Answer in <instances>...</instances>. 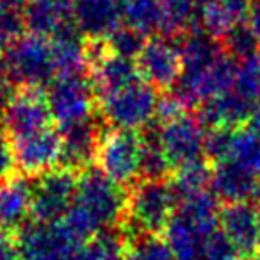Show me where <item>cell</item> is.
<instances>
[{
	"label": "cell",
	"mask_w": 260,
	"mask_h": 260,
	"mask_svg": "<svg viewBox=\"0 0 260 260\" xmlns=\"http://www.w3.org/2000/svg\"><path fill=\"white\" fill-rule=\"evenodd\" d=\"M128 189L109 180L96 166L80 171L73 205L62 226L84 244L105 232L119 230L125 221Z\"/></svg>",
	"instance_id": "obj_1"
},
{
	"label": "cell",
	"mask_w": 260,
	"mask_h": 260,
	"mask_svg": "<svg viewBox=\"0 0 260 260\" xmlns=\"http://www.w3.org/2000/svg\"><path fill=\"white\" fill-rule=\"evenodd\" d=\"M219 234V207L212 191L182 200L164 230V241L175 260H202Z\"/></svg>",
	"instance_id": "obj_2"
},
{
	"label": "cell",
	"mask_w": 260,
	"mask_h": 260,
	"mask_svg": "<svg viewBox=\"0 0 260 260\" xmlns=\"http://www.w3.org/2000/svg\"><path fill=\"white\" fill-rule=\"evenodd\" d=\"M177 191L170 178H143L128 189L121 228L126 241L143 235H160L178 209Z\"/></svg>",
	"instance_id": "obj_3"
},
{
	"label": "cell",
	"mask_w": 260,
	"mask_h": 260,
	"mask_svg": "<svg viewBox=\"0 0 260 260\" xmlns=\"http://www.w3.org/2000/svg\"><path fill=\"white\" fill-rule=\"evenodd\" d=\"M0 77L15 87H47L57 77L50 41L20 36L0 52Z\"/></svg>",
	"instance_id": "obj_4"
},
{
	"label": "cell",
	"mask_w": 260,
	"mask_h": 260,
	"mask_svg": "<svg viewBox=\"0 0 260 260\" xmlns=\"http://www.w3.org/2000/svg\"><path fill=\"white\" fill-rule=\"evenodd\" d=\"M159 102V89L141 79L96 98L98 116L109 128L145 132L157 121Z\"/></svg>",
	"instance_id": "obj_5"
},
{
	"label": "cell",
	"mask_w": 260,
	"mask_h": 260,
	"mask_svg": "<svg viewBox=\"0 0 260 260\" xmlns=\"http://www.w3.org/2000/svg\"><path fill=\"white\" fill-rule=\"evenodd\" d=\"M145 132L109 128L100 138L94 166L114 184L130 189L143 178Z\"/></svg>",
	"instance_id": "obj_6"
},
{
	"label": "cell",
	"mask_w": 260,
	"mask_h": 260,
	"mask_svg": "<svg viewBox=\"0 0 260 260\" xmlns=\"http://www.w3.org/2000/svg\"><path fill=\"white\" fill-rule=\"evenodd\" d=\"M155 134L171 173L192 164L209 162L207 160L209 128L203 125L198 114L184 111L166 121H160Z\"/></svg>",
	"instance_id": "obj_7"
},
{
	"label": "cell",
	"mask_w": 260,
	"mask_h": 260,
	"mask_svg": "<svg viewBox=\"0 0 260 260\" xmlns=\"http://www.w3.org/2000/svg\"><path fill=\"white\" fill-rule=\"evenodd\" d=\"M52 121L59 130L98 118L96 93L87 73L57 75L45 89Z\"/></svg>",
	"instance_id": "obj_8"
},
{
	"label": "cell",
	"mask_w": 260,
	"mask_h": 260,
	"mask_svg": "<svg viewBox=\"0 0 260 260\" xmlns=\"http://www.w3.org/2000/svg\"><path fill=\"white\" fill-rule=\"evenodd\" d=\"M13 235L22 260H75L82 246L61 221L38 223L30 219Z\"/></svg>",
	"instance_id": "obj_9"
},
{
	"label": "cell",
	"mask_w": 260,
	"mask_h": 260,
	"mask_svg": "<svg viewBox=\"0 0 260 260\" xmlns=\"http://www.w3.org/2000/svg\"><path fill=\"white\" fill-rule=\"evenodd\" d=\"M50 126L55 125L43 87H16L0 125L8 141H20Z\"/></svg>",
	"instance_id": "obj_10"
},
{
	"label": "cell",
	"mask_w": 260,
	"mask_h": 260,
	"mask_svg": "<svg viewBox=\"0 0 260 260\" xmlns=\"http://www.w3.org/2000/svg\"><path fill=\"white\" fill-rule=\"evenodd\" d=\"M79 173L55 168L41 175L32 184L30 219L38 223H59L73 205Z\"/></svg>",
	"instance_id": "obj_11"
},
{
	"label": "cell",
	"mask_w": 260,
	"mask_h": 260,
	"mask_svg": "<svg viewBox=\"0 0 260 260\" xmlns=\"http://www.w3.org/2000/svg\"><path fill=\"white\" fill-rule=\"evenodd\" d=\"M136 62L143 80L159 91L173 89L184 72L177 41L160 34L146 38Z\"/></svg>",
	"instance_id": "obj_12"
},
{
	"label": "cell",
	"mask_w": 260,
	"mask_h": 260,
	"mask_svg": "<svg viewBox=\"0 0 260 260\" xmlns=\"http://www.w3.org/2000/svg\"><path fill=\"white\" fill-rule=\"evenodd\" d=\"M219 232L239 258H251L260 246V203H224L219 209Z\"/></svg>",
	"instance_id": "obj_13"
},
{
	"label": "cell",
	"mask_w": 260,
	"mask_h": 260,
	"mask_svg": "<svg viewBox=\"0 0 260 260\" xmlns=\"http://www.w3.org/2000/svg\"><path fill=\"white\" fill-rule=\"evenodd\" d=\"M15 171L27 178H38L61 166L62 136L57 126H50L34 136L11 143Z\"/></svg>",
	"instance_id": "obj_14"
},
{
	"label": "cell",
	"mask_w": 260,
	"mask_h": 260,
	"mask_svg": "<svg viewBox=\"0 0 260 260\" xmlns=\"http://www.w3.org/2000/svg\"><path fill=\"white\" fill-rule=\"evenodd\" d=\"M98 118L70 126L66 130H59L62 136V155L59 168H66L73 173H80L93 166L100 138L104 134Z\"/></svg>",
	"instance_id": "obj_15"
},
{
	"label": "cell",
	"mask_w": 260,
	"mask_h": 260,
	"mask_svg": "<svg viewBox=\"0 0 260 260\" xmlns=\"http://www.w3.org/2000/svg\"><path fill=\"white\" fill-rule=\"evenodd\" d=\"M73 20L87 40L107 38L123 25V0H73Z\"/></svg>",
	"instance_id": "obj_16"
},
{
	"label": "cell",
	"mask_w": 260,
	"mask_h": 260,
	"mask_svg": "<svg viewBox=\"0 0 260 260\" xmlns=\"http://www.w3.org/2000/svg\"><path fill=\"white\" fill-rule=\"evenodd\" d=\"M32 184L25 175L15 171L0 182V228L6 234L18 232L30 221Z\"/></svg>",
	"instance_id": "obj_17"
},
{
	"label": "cell",
	"mask_w": 260,
	"mask_h": 260,
	"mask_svg": "<svg viewBox=\"0 0 260 260\" xmlns=\"http://www.w3.org/2000/svg\"><path fill=\"white\" fill-rule=\"evenodd\" d=\"M73 20V0H29L23 13V25L32 36L54 38Z\"/></svg>",
	"instance_id": "obj_18"
},
{
	"label": "cell",
	"mask_w": 260,
	"mask_h": 260,
	"mask_svg": "<svg viewBox=\"0 0 260 260\" xmlns=\"http://www.w3.org/2000/svg\"><path fill=\"white\" fill-rule=\"evenodd\" d=\"M162 25L160 36L178 38L192 29H200V8L194 0H160Z\"/></svg>",
	"instance_id": "obj_19"
},
{
	"label": "cell",
	"mask_w": 260,
	"mask_h": 260,
	"mask_svg": "<svg viewBox=\"0 0 260 260\" xmlns=\"http://www.w3.org/2000/svg\"><path fill=\"white\" fill-rule=\"evenodd\" d=\"M123 23L146 38L160 34V0H123Z\"/></svg>",
	"instance_id": "obj_20"
},
{
	"label": "cell",
	"mask_w": 260,
	"mask_h": 260,
	"mask_svg": "<svg viewBox=\"0 0 260 260\" xmlns=\"http://www.w3.org/2000/svg\"><path fill=\"white\" fill-rule=\"evenodd\" d=\"M223 52L237 62L248 61L260 54V40L251 27L246 23V20L234 23L223 36L219 38Z\"/></svg>",
	"instance_id": "obj_21"
},
{
	"label": "cell",
	"mask_w": 260,
	"mask_h": 260,
	"mask_svg": "<svg viewBox=\"0 0 260 260\" xmlns=\"http://www.w3.org/2000/svg\"><path fill=\"white\" fill-rule=\"evenodd\" d=\"M126 242L121 230L105 232L84 242L75 260H125Z\"/></svg>",
	"instance_id": "obj_22"
},
{
	"label": "cell",
	"mask_w": 260,
	"mask_h": 260,
	"mask_svg": "<svg viewBox=\"0 0 260 260\" xmlns=\"http://www.w3.org/2000/svg\"><path fill=\"white\" fill-rule=\"evenodd\" d=\"M107 45L114 54L123 55V57H130L136 59L141 52L143 45L146 41V36H143L141 32H138L136 29L128 25H119L118 29L112 34H109L107 38Z\"/></svg>",
	"instance_id": "obj_23"
},
{
	"label": "cell",
	"mask_w": 260,
	"mask_h": 260,
	"mask_svg": "<svg viewBox=\"0 0 260 260\" xmlns=\"http://www.w3.org/2000/svg\"><path fill=\"white\" fill-rule=\"evenodd\" d=\"M15 173V157H13L11 143L0 132V182Z\"/></svg>",
	"instance_id": "obj_24"
},
{
	"label": "cell",
	"mask_w": 260,
	"mask_h": 260,
	"mask_svg": "<svg viewBox=\"0 0 260 260\" xmlns=\"http://www.w3.org/2000/svg\"><path fill=\"white\" fill-rule=\"evenodd\" d=\"M0 260H22L13 234H0Z\"/></svg>",
	"instance_id": "obj_25"
},
{
	"label": "cell",
	"mask_w": 260,
	"mask_h": 260,
	"mask_svg": "<svg viewBox=\"0 0 260 260\" xmlns=\"http://www.w3.org/2000/svg\"><path fill=\"white\" fill-rule=\"evenodd\" d=\"M15 89L16 87L11 82H8L4 77H0V125H2V119H4L6 111H8L9 102L15 94Z\"/></svg>",
	"instance_id": "obj_26"
},
{
	"label": "cell",
	"mask_w": 260,
	"mask_h": 260,
	"mask_svg": "<svg viewBox=\"0 0 260 260\" xmlns=\"http://www.w3.org/2000/svg\"><path fill=\"white\" fill-rule=\"evenodd\" d=\"M219 2L237 20H244L246 18V13H248L249 4H251V0H219Z\"/></svg>",
	"instance_id": "obj_27"
},
{
	"label": "cell",
	"mask_w": 260,
	"mask_h": 260,
	"mask_svg": "<svg viewBox=\"0 0 260 260\" xmlns=\"http://www.w3.org/2000/svg\"><path fill=\"white\" fill-rule=\"evenodd\" d=\"M244 20L260 40V0H251V4H249V9H248V13H246Z\"/></svg>",
	"instance_id": "obj_28"
},
{
	"label": "cell",
	"mask_w": 260,
	"mask_h": 260,
	"mask_svg": "<svg viewBox=\"0 0 260 260\" xmlns=\"http://www.w3.org/2000/svg\"><path fill=\"white\" fill-rule=\"evenodd\" d=\"M29 0H0V6L2 8H9V9H15L20 8V6H25Z\"/></svg>",
	"instance_id": "obj_29"
},
{
	"label": "cell",
	"mask_w": 260,
	"mask_h": 260,
	"mask_svg": "<svg viewBox=\"0 0 260 260\" xmlns=\"http://www.w3.org/2000/svg\"><path fill=\"white\" fill-rule=\"evenodd\" d=\"M212 2H216V0H194V4L198 6V8H205V6L212 4Z\"/></svg>",
	"instance_id": "obj_30"
},
{
	"label": "cell",
	"mask_w": 260,
	"mask_h": 260,
	"mask_svg": "<svg viewBox=\"0 0 260 260\" xmlns=\"http://www.w3.org/2000/svg\"><path fill=\"white\" fill-rule=\"evenodd\" d=\"M251 260H260V246H258V249H256V253L251 256Z\"/></svg>",
	"instance_id": "obj_31"
},
{
	"label": "cell",
	"mask_w": 260,
	"mask_h": 260,
	"mask_svg": "<svg viewBox=\"0 0 260 260\" xmlns=\"http://www.w3.org/2000/svg\"><path fill=\"white\" fill-rule=\"evenodd\" d=\"M258 61H260V54H258Z\"/></svg>",
	"instance_id": "obj_32"
},
{
	"label": "cell",
	"mask_w": 260,
	"mask_h": 260,
	"mask_svg": "<svg viewBox=\"0 0 260 260\" xmlns=\"http://www.w3.org/2000/svg\"><path fill=\"white\" fill-rule=\"evenodd\" d=\"M0 230H2V228H0Z\"/></svg>",
	"instance_id": "obj_33"
}]
</instances>
